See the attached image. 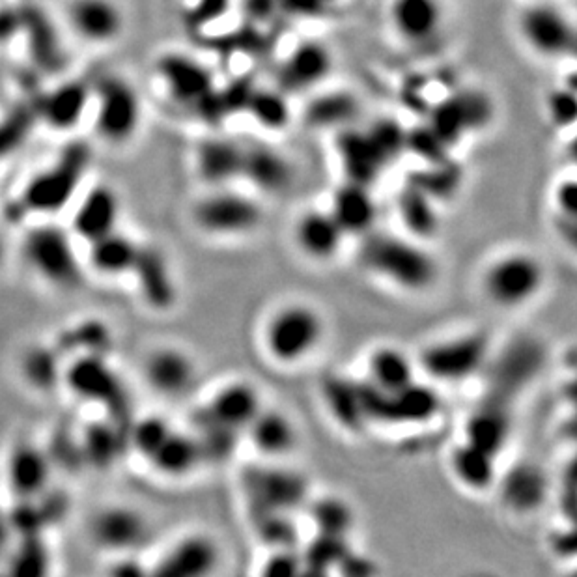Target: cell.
Returning <instances> with one entry per match:
<instances>
[{
	"instance_id": "3",
	"label": "cell",
	"mask_w": 577,
	"mask_h": 577,
	"mask_svg": "<svg viewBox=\"0 0 577 577\" xmlns=\"http://www.w3.org/2000/svg\"><path fill=\"white\" fill-rule=\"evenodd\" d=\"M548 271L536 254L514 249L497 254L480 273V292L501 310H520L546 288Z\"/></svg>"
},
{
	"instance_id": "4",
	"label": "cell",
	"mask_w": 577,
	"mask_h": 577,
	"mask_svg": "<svg viewBox=\"0 0 577 577\" xmlns=\"http://www.w3.org/2000/svg\"><path fill=\"white\" fill-rule=\"evenodd\" d=\"M492 340L482 331H464L437 338L415 355L419 374L434 385H462L488 366Z\"/></svg>"
},
{
	"instance_id": "50",
	"label": "cell",
	"mask_w": 577,
	"mask_h": 577,
	"mask_svg": "<svg viewBox=\"0 0 577 577\" xmlns=\"http://www.w3.org/2000/svg\"><path fill=\"white\" fill-rule=\"evenodd\" d=\"M548 111L557 126H572L576 120V94L566 88L553 92L549 96Z\"/></svg>"
},
{
	"instance_id": "48",
	"label": "cell",
	"mask_w": 577,
	"mask_h": 577,
	"mask_svg": "<svg viewBox=\"0 0 577 577\" xmlns=\"http://www.w3.org/2000/svg\"><path fill=\"white\" fill-rule=\"evenodd\" d=\"M32 120H34V113L29 109H21V111H15L12 118L0 124V155L8 154L19 146V142L27 137L32 127Z\"/></svg>"
},
{
	"instance_id": "28",
	"label": "cell",
	"mask_w": 577,
	"mask_h": 577,
	"mask_svg": "<svg viewBox=\"0 0 577 577\" xmlns=\"http://www.w3.org/2000/svg\"><path fill=\"white\" fill-rule=\"evenodd\" d=\"M333 70V57L327 45L316 40L297 43L284 58L281 68V83L288 90H310L322 85Z\"/></svg>"
},
{
	"instance_id": "18",
	"label": "cell",
	"mask_w": 577,
	"mask_h": 577,
	"mask_svg": "<svg viewBox=\"0 0 577 577\" xmlns=\"http://www.w3.org/2000/svg\"><path fill=\"white\" fill-rule=\"evenodd\" d=\"M549 486L548 475L540 465L520 462L499 475L493 492L499 493L503 505L512 514L529 516L546 505Z\"/></svg>"
},
{
	"instance_id": "49",
	"label": "cell",
	"mask_w": 577,
	"mask_h": 577,
	"mask_svg": "<svg viewBox=\"0 0 577 577\" xmlns=\"http://www.w3.org/2000/svg\"><path fill=\"white\" fill-rule=\"evenodd\" d=\"M553 210L559 219H572L577 217V185L574 178H563L561 182L553 187L551 193Z\"/></svg>"
},
{
	"instance_id": "38",
	"label": "cell",
	"mask_w": 577,
	"mask_h": 577,
	"mask_svg": "<svg viewBox=\"0 0 577 577\" xmlns=\"http://www.w3.org/2000/svg\"><path fill=\"white\" fill-rule=\"evenodd\" d=\"M301 549L303 576L337 574L338 564L352 549V538L312 533V538Z\"/></svg>"
},
{
	"instance_id": "31",
	"label": "cell",
	"mask_w": 577,
	"mask_h": 577,
	"mask_svg": "<svg viewBox=\"0 0 577 577\" xmlns=\"http://www.w3.org/2000/svg\"><path fill=\"white\" fill-rule=\"evenodd\" d=\"M66 383L75 395L94 402H116L120 381L99 353H85L66 370Z\"/></svg>"
},
{
	"instance_id": "35",
	"label": "cell",
	"mask_w": 577,
	"mask_h": 577,
	"mask_svg": "<svg viewBox=\"0 0 577 577\" xmlns=\"http://www.w3.org/2000/svg\"><path fill=\"white\" fill-rule=\"evenodd\" d=\"M303 512L307 514L312 531L322 535L352 538L357 525V514L352 503L337 493H325L316 497L310 495Z\"/></svg>"
},
{
	"instance_id": "12",
	"label": "cell",
	"mask_w": 577,
	"mask_h": 577,
	"mask_svg": "<svg viewBox=\"0 0 577 577\" xmlns=\"http://www.w3.org/2000/svg\"><path fill=\"white\" fill-rule=\"evenodd\" d=\"M142 374L155 395L176 400L193 389L198 368L187 350L178 346H159L146 355Z\"/></svg>"
},
{
	"instance_id": "15",
	"label": "cell",
	"mask_w": 577,
	"mask_h": 577,
	"mask_svg": "<svg viewBox=\"0 0 577 577\" xmlns=\"http://www.w3.org/2000/svg\"><path fill=\"white\" fill-rule=\"evenodd\" d=\"M292 238L297 251L316 264L333 262L348 241L327 208L301 213L294 223Z\"/></svg>"
},
{
	"instance_id": "27",
	"label": "cell",
	"mask_w": 577,
	"mask_h": 577,
	"mask_svg": "<svg viewBox=\"0 0 577 577\" xmlns=\"http://www.w3.org/2000/svg\"><path fill=\"white\" fill-rule=\"evenodd\" d=\"M415 355L393 344H381L366 355L365 381L381 393H396L417 380Z\"/></svg>"
},
{
	"instance_id": "42",
	"label": "cell",
	"mask_w": 577,
	"mask_h": 577,
	"mask_svg": "<svg viewBox=\"0 0 577 577\" xmlns=\"http://www.w3.org/2000/svg\"><path fill=\"white\" fill-rule=\"evenodd\" d=\"M247 111L253 116L256 124L269 131H282L290 122L288 101L273 90H258L249 94Z\"/></svg>"
},
{
	"instance_id": "21",
	"label": "cell",
	"mask_w": 577,
	"mask_h": 577,
	"mask_svg": "<svg viewBox=\"0 0 577 577\" xmlns=\"http://www.w3.org/2000/svg\"><path fill=\"white\" fill-rule=\"evenodd\" d=\"M322 402L340 430L357 436L370 426L363 380H352L342 374H329L322 380Z\"/></svg>"
},
{
	"instance_id": "32",
	"label": "cell",
	"mask_w": 577,
	"mask_h": 577,
	"mask_svg": "<svg viewBox=\"0 0 577 577\" xmlns=\"http://www.w3.org/2000/svg\"><path fill=\"white\" fill-rule=\"evenodd\" d=\"M139 253V241L122 234L120 230H114L111 234L88 243V266L103 277L131 275Z\"/></svg>"
},
{
	"instance_id": "5",
	"label": "cell",
	"mask_w": 577,
	"mask_h": 577,
	"mask_svg": "<svg viewBox=\"0 0 577 577\" xmlns=\"http://www.w3.org/2000/svg\"><path fill=\"white\" fill-rule=\"evenodd\" d=\"M193 225L215 240L249 238L264 223L258 198L230 187H213L198 198L191 210Z\"/></svg>"
},
{
	"instance_id": "8",
	"label": "cell",
	"mask_w": 577,
	"mask_h": 577,
	"mask_svg": "<svg viewBox=\"0 0 577 577\" xmlns=\"http://www.w3.org/2000/svg\"><path fill=\"white\" fill-rule=\"evenodd\" d=\"M88 165V150L83 144H73L57 165L36 176L25 189V206L40 213L62 210L75 195L83 172Z\"/></svg>"
},
{
	"instance_id": "25",
	"label": "cell",
	"mask_w": 577,
	"mask_h": 577,
	"mask_svg": "<svg viewBox=\"0 0 577 577\" xmlns=\"http://www.w3.org/2000/svg\"><path fill=\"white\" fill-rule=\"evenodd\" d=\"M294 165L271 146H245L241 180L264 193V195H281L294 182Z\"/></svg>"
},
{
	"instance_id": "13",
	"label": "cell",
	"mask_w": 577,
	"mask_h": 577,
	"mask_svg": "<svg viewBox=\"0 0 577 577\" xmlns=\"http://www.w3.org/2000/svg\"><path fill=\"white\" fill-rule=\"evenodd\" d=\"M264 406L262 393L253 381L236 378L221 383L200 411L213 423L240 432L243 436L245 428Z\"/></svg>"
},
{
	"instance_id": "47",
	"label": "cell",
	"mask_w": 577,
	"mask_h": 577,
	"mask_svg": "<svg viewBox=\"0 0 577 577\" xmlns=\"http://www.w3.org/2000/svg\"><path fill=\"white\" fill-rule=\"evenodd\" d=\"M55 370H57V363H55V353L51 350L36 348V350L27 353L25 374L32 385H36V387L53 385V381L57 380Z\"/></svg>"
},
{
	"instance_id": "24",
	"label": "cell",
	"mask_w": 577,
	"mask_h": 577,
	"mask_svg": "<svg viewBox=\"0 0 577 577\" xmlns=\"http://www.w3.org/2000/svg\"><path fill=\"white\" fill-rule=\"evenodd\" d=\"M131 275L137 277L142 299L150 309L170 310L176 305L178 286L163 251L141 245V253L137 256Z\"/></svg>"
},
{
	"instance_id": "7",
	"label": "cell",
	"mask_w": 577,
	"mask_h": 577,
	"mask_svg": "<svg viewBox=\"0 0 577 577\" xmlns=\"http://www.w3.org/2000/svg\"><path fill=\"white\" fill-rule=\"evenodd\" d=\"M23 254L29 268L51 286L73 288L81 282L83 266L71 234L58 226L43 225L30 230L23 243Z\"/></svg>"
},
{
	"instance_id": "20",
	"label": "cell",
	"mask_w": 577,
	"mask_h": 577,
	"mask_svg": "<svg viewBox=\"0 0 577 577\" xmlns=\"http://www.w3.org/2000/svg\"><path fill=\"white\" fill-rule=\"evenodd\" d=\"M451 477L462 490L473 495H484L495 490L501 475L499 456L479 445L460 439L447 456Z\"/></svg>"
},
{
	"instance_id": "22",
	"label": "cell",
	"mask_w": 577,
	"mask_h": 577,
	"mask_svg": "<svg viewBox=\"0 0 577 577\" xmlns=\"http://www.w3.org/2000/svg\"><path fill=\"white\" fill-rule=\"evenodd\" d=\"M389 23L402 42H432L445 23L443 0H391Z\"/></svg>"
},
{
	"instance_id": "51",
	"label": "cell",
	"mask_w": 577,
	"mask_h": 577,
	"mask_svg": "<svg viewBox=\"0 0 577 577\" xmlns=\"http://www.w3.org/2000/svg\"><path fill=\"white\" fill-rule=\"evenodd\" d=\"M376 572H378L376 561H372L368 555L359 553L355 548L350 549L344 555V559L340 561L337 568V574H340V576H374Z\"/></svg>"
},
{
	"instance_id": "11",
	"label": "cell",
	"mask_w": 577,
	"mask_h": 577,
	"mask_svg": "<svg viewBox=\"0 0 577 577\" xmlns=\"http://www.w3.org/2000/svg\"><path fill=\"white\" fill-rule=\"evenodd\" d=\"M223 564V549L208 533H187L170 546L155 563L159 577H208Z\"/></svg>"
},
{
	"instance_id": "34",
	"label": "cell",
	"mask_w": 577,
	"mask_h": 577,
	"mask_svg": "<svg viewBox=\"0 0 577 577\" xmlns=\"http://www.w3.org/2000/svg\"><path fill=\"white\" fill-rule=\"evenodd\" d=\"M70 15L75 30L90 42H111L124 27L111 0H75Z\"/></svg>"
},
{
	"instance_id": "43",
	"label": "cell",
	"mask_w": 577,
	"mask_h": 577,
	"mask_svg": "<svg viewBox=\"0 0 577 577\" xmlns=\"http://www.w3.org/2000/svg\"><path fill=\"white\" fill-rule=\"evenodd\" d=\"M174 424L161 415H148L129 428V443L139 452L142 460H148L155 449L165 441L172 432Z\"/></svg>"
},
{
	"instance_id": "10",
	"label": "cell",
	"mask_w": 577,
	"mask_h": 577,
	"mask_svg": "<svg viewBox=\"0 0 577 577\" xmlns=\"http://www.w3.org/2000/svg\"><path fill=\"white\" fill-rule=\"evenodd\" d=\"M518 32L523 43L542 58H563L574 51L576 34L561 8L536 2L521 10Z\"/></svg>"
},
{
	"instance_id": "9",
	"label": "cell",
	"mask_w": 577,
	"mask_h": 577,
	"mask_svg": "<svg viewBox=\"0 0 577 577\" xmlns=\"http://www.w3.org/2000/svg\"><path fill=\"white\" fill-rule=\"evenodd\" d=\"M157 73L165 81L172 101L183 107L197 109L202 118H210L215 111L219 94L213 88V75L197 58L182 53H169L159 58Z\"/></svg>"
},
{
	"instance_id": "39",
	"label": "cell",
	"mask_w": 577,
	"mask_h": 577,
	"mask_svg": "<svg viewBox=\"0 0 577 577\" xmlns=\"http://www.w3.org/2000/svg\"><path fill=\"white\" fill-rule=\"evenodd\" d=\"M88 92L79 83L60 86L53 94L40 101L38 113L57 129H68L79 122V118L85 113Z\"/></svg>"
},
{
	"instance_id": "23",
	"label": "cell",
	"mask_w": 577,
	"mask_h": 577,
	"mask_svg": "<svg viewBox=\"0 0 577 577\" xmlns=\"http://www.w3.org/2000/svg\"><path fill=\"white\" fill-rule=\"evenodd\" d=\"M245 146L228 137H210L198 142L195 170L198 180L213 187H230L241 180Z\"/></svg>"
},
{
	"instance_id": "53",
	"label": "cell",
	"mask_w": 577,
	"mask_h": 577,
	"mask_svg": "<svg viewBox=\"0 0 577 577\" xmlns=\"http://www.w3.org/2000/svg\"><path fill=\"white\" fill-rule=\"evenodd\" d=\"M340 101H342V96H338V94L324 98L320 107L314 111V118L320 124H342L350 116L352 109H338L337 111V105Z\"/></svg>"
},
{
	"instance_id": "1",
	"label": "cell",
	"mask_w": 577,
	"mask_h": 577,
	"mask_svg": "<svg viewBox=\"0 0 577 577\" xmlns=\"http://www.w3.org/2000/svg\"><path fill=\"white\" fill-rule=\"evenodd\" d=\"M359 241L357 260L366 273L404 294H426L439 281L441 269L428 243L408 234L372 230Z\"/></svg>"
},
{
	"instance_id": "41",
	"label": "cell",
	"mask_w": 577,
	"mask_h": 577,
	"mask_svg": "<svg viewBox=\"0 0 577 577\" xmlns=\"http://www.w3.org/2000/svg\"><path fill=\"white\" fill-rule=\"evenodd\" d=\"M254 536L266 549L301 548V531L297 514L260 512L251 516Z\"/></svg>"
},
{
	"instance_id": "33",
	"label": "cell",
	"mask_w": 577,
	"mask_h": 577,
	"mask_svg": "<svg viewBox=\"0 0 577 577\" xmlns=\"http://www.w3.org/2000/svg\"><path fill=\"white\" fill-rule=\"evenodd\" d=\"M396 213L402 221L406 234L415 240H434L441 228L437 200L430 197L419 185L411 183L396 200Z\"/></svg>"
},
{
	"instance_id": "19",
	"label": "cell",
	"mask_w": 577,
	"mask_h": 577,
	"mask_svg": "<svg viewBox=\"0 0 577 577\" xmlns=\"http://www.w3.org/2000/svg\"><path fill=\"white\" fill-rule=\"evenodd\" d=\"M243 437L262 460L282 462L299 445V430L292 415L282 409L264 406L245 428Z\"/></svg>"
},
{
	"instance_id": "29",
	"label": "cell",
	"mask_w": 577,
	"mask_h": 577,
	"mask_svg": "<svg viewBox=\"0 0 577 577\" xmlns=\"http://www.w3.org/2000/svg\"><path fill=\"white\" fill-rule=\"evenodd\" d=\"M51 479V464L47 454L32 443H23L10 452L6 460L8 490L17 499L29 503L42 495Z\"/></svg>"
},
{
	"instance_id": "17",
	"label": "cell",
	"mask_w": 577,
	"mask_h": 577,
	"mask_svg": "<svg viewBox=\"0 0 577 577\" xmlns=\"http://www.w3.org/2000/svg\"><path fill=\"white\" fill-rule=\"evenodd\" d=\"M90 535L99 548L116 555H129L146 540L148 521L137 508L113 505L94 516Z\"/></svg>"
},
{
	"instance_id": "26",
	"label": "cell",
	"mask_w": 577,
	"mask_h": 577,
	"mask_svg": "<svg viewBox=\"0 0 577 577\" xmlns=\"http://www.w3.org/2000/svg\"><path fill=\"white\" fill-rule=\"evenodd\" d=\"M118 221H120L118 195L111 187L98 185L90 189L81 200V204L75 208L71 236L92 243L118 230Z\"/></svg>"
},
{
	"instance_id": "52",
	"label": "cell",
	"mask_w": 577,
	"mask_h": 577,
	"mask_svg": "<svg viewBox=\"0 0 577 577\" xmlns=\"http://www.w3.org/2000/svg\"><path fill=\"white\" fill-rule=\"evenodd\" d=\"M549 549L555 557L559 559H574L576 555V535H574V529H557L549 535L548 540Z\"/></svg>"
},
{
	"instance_id": "54",
	"label": "cell",
	"mask_w": 577,
	"mask_h": 577,
	"mask_svg": "<svg viewBox=\"0 0 577 577\" xmlns=\"http://www.w3.org/2000/svg\"><path fill=\"white\" fill-rule=\"evenodd\" d=\"M19 30H21L19 12L0 10V43L8 42Z\"/></svg>"
},
{
	"instance_id": "36",
	"label": "cell",
	"mask_w": 577,
	"mask_h": 577,
	"mask_svg": "<svg viewBox=\"0 0 577 577\" xmlns=\"http://www.w3.org/2000/svg\"><path fill=\"white\" fill-rule=\"evenodd\" d=\"M512 423L501 404H482L465 421L464 439L499 456L507 449Z\"/></svg>"
},
{
	"instance_id": "30",
	"label": "cell",
	"mask_w": 577,
	"mask_h": 577,
	"mask_svg": "<svg viewBox=\"0 0 577 577\" xmlns=\"http://www.w3.org/2000/svg\"><path fill=\"white\" fill-rule=\"evenodd\" d=\"M146 462L154 467L159 477L182 480L191 477L204 464V454L193 430H180L174 426Z\"/></svg>"
},
{
	"instance_id": "37",
	"label": "cell",
	"mask_w": 577,
	"mask_h": 577,
	"mask_svg": "<svg viewBox=\"0 0 577 577\" xmlns=\"http://www.w3.org/2000/svg\"><path fill=\"white\" fill-rule=\"evenodd\" d=\"M337 150L346 172V180L350 182L372 185L378 180L381 170L387 167L368 139L366 131H348L340 135Z\"/></svg>"
},
{
	"instance_id": "6",
	"label": "cell",
	"mask_w": 577,
	"mask_h": 577,
	"mask_svg": "<svg viewBox=\"0 0 577 577\" xmlns=\"http://www.w3.org/2000/svg\"><path fill=\"white\" fill-rule=\"evenodd\" d=\"M241 493L249 516L260 512H301L310 499V482L301 471L264 460L241 475Z\"/></svg>"
},
{
	"instance_id": "40",
	"label": "cell",
	"mask_w": 577,
	"mask_h": 577,
	"mask_svg": "<svg viewBox=\"0 0 577 577\" xmlns=\"http://www.w3.org/2000/svg\"><path fill=\"white\" fill-rule=\"evenodd\" d=\"M19 15H21V29H27L29 32L30 51L38 60V64H42L43 68L49 71L58 68L62 62V51L53 25L36 8H27L25 12H19Z\"/></svg>"
},
{
	"instance_id": "44",
	"label": "cell",
	"mask_w": 577,
	"mask_h": 577,
	"mask_svg": "<svg viewBox=\"0 0 577 577\" xmlns=\"http://www.w3.org/2000/svg\"><path fill=\"white\" fill-rule=\"evenodd\" d=\"M366 135L385 165L395 161L396 157L406 150L408 135L402 131V127L389 120H381L378 124H374L366 131Z\"/></svg>"
},
{
	"instance_id": "14",
	"label": "cell",
	"mask_w": 577,
	"mask_h": 577,
	"mask_svg": "<svg viewBox=\"0 0 577 577\" xmlns=\"http://www.w3.org/2000/svg\"><path fill=\"white\" fill-rule=\"evenodd\" d=\"M98 94L99 133L111 142L131 139L141 122V103L135 90L120 79H105Z\"/></svg>"
},
{
	"instance_id": "2",
	"label": "cell",
	"mask_w": 577,
	"mask_h": 577,
	"mask_svg": "<svg viewBox=\"0 0 577 577\" xmlns=\"http://www.w3.org/2000/svg\"><path fill=\"white\" fill-rule=\"evenodd\" d=\"M327 335L324 314L305 301L282 303L262 325V348L277 366L303 365L322 348Z\"/></svg>"
},
{
	"instance_id": "45",
	"label": "cell",
	"mask_w": 577,
	"mask_h": 577,
	"mask_svg": "<svg viewBox=\"0 0 577 577\" xmlns=\"http://www.w3.org/2000/svg\"><path fill=\"white\" fill-rule=\"evenodd\" d=\"M85 451L88 460L94 464H109L116 458V452L120 447V439L116 436V428L111 426H90L85 437Z\"/></svg>"
},
{
	"instance_id": "16",
	"label": "cell",
	"mask_w": 577,
	"mask_h": 577,
	"mask_svg": "<svg viewBox=\"0 0 577 577\" xmlns=\"http://www.w3.org/2000/svg\"><path fill=\"white\" fill-rule=\"evenodd\" d=\"M327 210L335 217L348 240H361L378 228L380 208L372 193V185L346 180L333 191Z\"/></svg>"
},
{
	"instance_id": "46",
	"label": "cell",
	"mask_w": 577,
	"mask_h": 577,
	"mask_svg": "<svg viewBox=\"0 0 577 577\" xmlns=\"http://www.w3.org/2000/svg\"><path fill=\"white\" fill-rule=\"evenodd\" d=\"M266 557L260 564L262 577L303 576V559L299 548L266 549Z\"/></svg>"
}]
</instances>
